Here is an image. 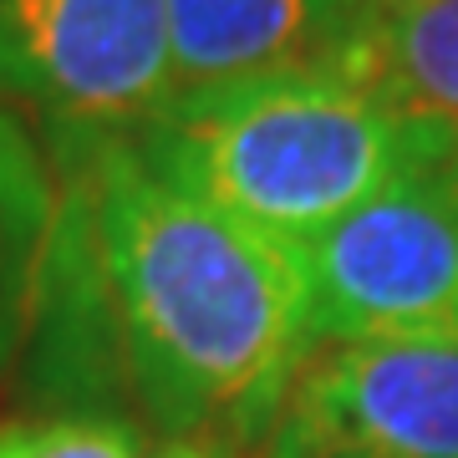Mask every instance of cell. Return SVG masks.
<instances>
[{
	"instance_id": "6da1fadb",
	"label": "cell",
	"mask_w": 458,
	"mask_h": 458,
	"mask_svg": "<svg viewBox=\"0 0 458 458\" xmlns=\"http://www.w3.org/2000/svg\"><path fill=\"white\" fill-rule=\"evenodd\" d=\"M56 255L92 280L117 372L174 443H265L316 352L306 250L148 174L128 132H56Z\"/></svg>"
},
{
	"instance_id": "7a4b0ae2",
	"label": "cell",
	"mask_w": 458,
	"mask_h": 458,
	"mask_svg": "<svg viewBox=\"0 0 458 458\" xmlns=\"http://www.w3.org/2000/svg\"><path fill=\"white\" fill-rule=\"evenodd\" d=\"M128 138L148 174L295 245L458 143L331 66L189 87Z\"/></svg>"
},
{
	"instance_id": "3957f363",
	"label": "cell",
	"mask_w": 458,
	"mask_h": 458,
	"mask_svg": "<svg viewBox=\"0 0 458 458\" xmlns=\"http://www.w3.org/2000/svg\"><path fill=\"white\" fill-rule=\"evenodd\" d=\"M448 158L397 174L301 240L316 346L458 342V183Z\"/></svg>"
},
{
	"instance_id": "277c9868",
	"label": "cell",
	"mask_w": 458,
	"mask_h": 458,
	"mask_svg": "<svg viewBox=\"0 0 458 458\" xmlns=\"http://www.w3.org/2000/svg\"><path fill=\"white\" fill-rule=\"evenodd\" d=\"M174 98L164 0H0V107L132 132Z\"/></svg>"
},
{
	"instance_id": "5b68a950",
	"label": "cell",
	"mask_w": 458,
	"mask_h": 458,
	"mask_svg": "<svg viewBox=\"0 0 458 458\" xmlns=\"http://www.w3.org/2000/svg\"><path fill=\"white\" fill-rule=\"evenodd\" d=\"M265 458H458V342L316 346Z\"/></svg>"
},
{
	"instance_id": "8992f818",
	"label": "cell",
	"mask_w": 458,
	"mask_h": 458,
	"mask_svg": "<svg viewBox=\"0 0 458 458\" xmlns=\"http://www.w3.org/2000/svg\"><path fill=\"white\" fill-rule=\"evenodd\" d=\"M174 92L280 72H342L357 0H164Z\"/></svg>"
},
{
	"instance_id": "52a82bcc",
	"label": "cell",
	"mask_w": 458,
	"mask_h": 458,
	"mask_svg": "<svg viewBox=\"0 0 458 458\" xmlns=\"http://www.w3.org/2000/svg\"><path fill=\"white\" fill-rule=\"evenodd\" d=\"M342 72L397 117L458 138V0H357Z\"/></svg>"
},
{
	"instance_id": "ba28073f",
	"label": "cell",
	"mask_w": 458,
	"mask_h": 458,
	"mask_svg": "<svg viewBox=\"0 0 458 458\" xmlns=\"http://www.w3.org/2000/svg\"><path fill=\"white\" fill-rule=\"evenodd\" d=\"M62 194L51 183L36 138L11 107H0V377L11 372L31 331L51 276Z\"/></svg>"
},
{
	"instance_id": "9c48e42d",
	"label": "cell",
	"mask_w": 458,
	"mask_h": 458,
	"mask_svg": "<svg viewBox=\"0 0 458 458\" xmlns=\"http://www.w3.org/2000/svg\"><path fill=\"white\" fill-rule=\"evenodd\" d=\"M0 458H143L138 433L117 418L66 412L0 428Z\"/></svg>"
},
{
	"instance_id": "30bf717a",
	"label": "cell",
	"mask_w": 458,
	"mask_h": 458,
	"mask_svg": "<svg viewBox=\"0 0 458 458\" xmlns=\"http://www.w3.org/2000/svg\"><path fill=\"white\" fill-rule=\"evenodd\" d=\"M148 458H229V454L225 448H204V443H168V448H158Z\"/></svg>"
},
{
	"instance_id": "8fae6325",
	"label": "cell",
	"mask_w": 458,
	"mask_h": 458,
	"mask_svg": "<svg viewBox=\"0 0 458 458\" xmlns=\"http://www.w3.org/2000/svg\"><path fill=\"white\" fill-rule=\"evenodd\" d=\"M448 168H454V183H458V143H454V158H448Z\"/></svg>"
}]
</instances>
